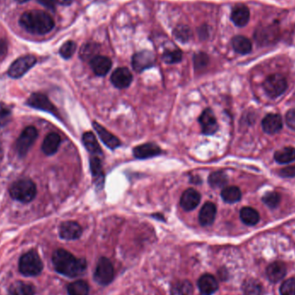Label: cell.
Masks as SVG:
<instances>
[{"mask_svg": "<svg viewBox=\"0 0 295 295\" xmlns=\"http://www.w3.org/2000/svg\"><path fill=\"white\" fill-rule=\"evenodd\" d=\"M82 142L87 151L92 155L100 156L102 155V150L100 145L98 142V140L92 132H86L82 136Z\"/></svg>", "mask_w": 295, "mask_h": 295, "instance_id": "25", "label": "cell"}, {"mask_svg": "<svg viewBox=\"0 0 295 295\" xmlns=\"http://www.w3.org/2000/svg\"><path fill=\"white\" fill-rule=\"evenodd\" d=\"M275 162L280 164H286L295 161V149L292 147L282 148L274 155Z\"/></svg>", "mask_w": 295, "mask_h": 295, "instance_id": "31", "label": "cell"}, {"mask_svg": "<svg viewBox=\"0 0 295 295\" xmlns=\"http://www.w3.org/2000/svg\"><path fill=\"white\" fill-rule=\"evenodd\" d=\"M243 292L244 295H263L264 287L256 279L249 278L243 282Z\"/></svg>", "mask_w": 295, "mask_h": 295, "instance_id": "29", "label": "cell"}, {"mask_svg": "<svg viewBox=\"0 0 295 295\" xmlns=\"http://www.w3.org/2000/svg\"><path fill=\"white\" fill-rule=\"evenodd\" d=\"M240 218L247 226H255L260 220V214L252 207H243L240 211Z\"/></svg>", "mask_w": 295, "mask_h": 295, "instance_id": "30", "label": "cell"}, {"mask_svg": "<svg viewBox=\"0 0 295 295\" xmlns=\"http://www.w3.org/2000/svg\"><path fill=\"white\" fill-rule=\"evenodd\" d=\"M59 234L64 240H76L81 237L82 234V228L76 222L67 221L60 226Z\"/></svg>", "mask_w": 295, "mask_h": 295, "instance_id": "12", "label": "cell"}, {"mask_svg": "<svg viewBox=\"0 0 295 295\" xmlns=\"http://www.w3.org/2000/svg\"><path fill=\"white\" fill-rule=\"evenodd\" d=\"M4 157V152H3V149H2V146L0 145V161L1 159L3 158Z\"/></svg>", "mask_w": 295, "mask_h": 295, "instance_id": "49", "label": "cell"}, {"mask_svg": "<svg viewBox=\"0 0 295 295\" xmlns=\"http://www.w3.org/2000/svg\"><path fill=\"white\" fill-rule=\"evenodd\" d=\"M264 91L270 98H277L287 88V82L284 76L279 73L269 76L264 83Z\"/></svg>", "mask_w": 295, "mask_h": 295, "instance_id": "5", "label": "cell"}, {"mask_svg": "<svg viewBox=\"0 0 295 295\" xmlns=\"http://www.w3.org/2000/svg\"><path fill=\"white\" fill-rule=\"evenodd\" d=\"M6 295H35V287L31 284L17 281L10 286Z\"/></svg>", "mask_w": 295, "mask_h": 295, "instance_id": "26", "label": "cell"}, {"mask_svg": "<svg viewBox=\"0 0 295 295\" xmlns=\"http://www.w3.org/2000/svg\"><path fill=\"white\" fill-rule=\"evenodd\" d=\"M76 50V44L72 41H67V43L61 47L60 49V55L64 59H69L72 57Z\"/></svg>", "mask_w": 295, "mask_h": 295, "instance_id": "40", "label": "cell"}, {"mask_svg": "<svg viewBox=\"0 0 295 295\" xmlns=\"http://www.w3.org/2000/svg\"><path fill=\"white\" fill-rule=\"evenodd\" d=\"M198 286L202 295H212L218 288L216 278L211 275H204L198 281Z\"/></svg>", "mask_w": 295, "mask_h": 295, "instance_id": "20", "label": "cell"}, {"mask_svg": "<svg viewBox=\"0 0 295 295\" xmlns=\"http://www.w3.org/2000/svg\"><path fill=\"white\" fill-rule=\"evenodd\" d=\"M221 196H222L224 201L230 203V204H233V203L237 202L241 200L242 193H241L240 189L237 187L231 186V187H226V188H223V190L221 192Z\"/></svg>", "mask_w": 295, "mask_h": 295, "instance_id": "33", "label": "cell"}, {"mask_svg": "<svg viewBox=\"0 0 295 295\" xmlns=\"http://www.w3.org/2000/svg\"><path fill=\"white\" fill-rule=\"evenodd\" d=\"M281 295H295V278L284 281L280 289Z\"/></svg>", "mask_w": 295, "mask_h": 295, "instance_id": "42", "label": "cell"}, {"mask_svg": "<svg viewBox=\"0 0 295 295\" xmlns=\"http://www.w3.org/2000/svg\"><path fill=\"white\" fill-rule=\"evenodd\" d=\"M36 63V58L34 55H24L17 59L11 65L8 70V76L13 79L21 78Z\"/></svg>", "mask_w": 295, "mask_h": 295, "instance_id": "7", "label": "cell"}, {"mask_svg": "<svg viewBox=\"0 0 295 295\" xmlns=\"http://www.w3.org/2000/svg\"><path fill=\"white\" fill-rule=\"evenodd\" d=\"M275 27L266 26L261 27L255 33V38L258 43L261 44H268L270 42L275 40V35H277Z\"/></svg>", "mask_w": 295, "mask_h": 295, "instance_id": "27", "label": "cell"}, {"mask_svg": "<svg viewBox=\"0 0 295 295\" xmlns=\"http://www.w3.org/2000/svg\"><path fill=\"white\" fill-rule=\"evenodd\" d=\"M12 119L11 108L4 103H0V126H6Z\"/></svg>", "mask_w": 295, "mask_h": 295, "instance_id": "41", "label": "cell"}, {"mask_svg": "<svg viewBox=\"0 0 295 295\" xmlns=\"http://www.w3.org/2000/svg\"><path fill=\"white\" fill-rule=\"evenodd\" d=\"M56 2V0H38V3L51 11H55Z\"/></svg>", "mask_w": 295, "mask_h": 295, "instance_id": "46", "label": "cell"}, {"mask_svg": "<svg viewBox=\"0 0 295 295\" xmlns=\"http://www.w3.org/2000/svg\"><path fill=\"white\" fill-rule=\"evenodd\" d=\"M110 81L114 87L124 89L129 87L132 82V75L126 67H119L113 72Z\"/></svg>", "mask_w": 295, "mask_h": 295, "instance_id": "13", "label": "cell"}, {"mask_svg": "<svg viewBox=\"0 0 295 295\" xmlns=\"http://www.w3.org/2000/svg\"><path fill=\"white\" fill-rule=\"evenodd\" d=\"M163 61L166 63L174 64L179 62L182 59V53L180 52L179 49H174V50H168L162 55Z\"/></svg>", "mask_w": 295, "mask_h": 295, "instance_id": "39", "label": "cell"}, {"mask_svg": "<svg viewBox=\"0 0 295 295\" xmlns=\"http://www.w3.org/2000/svg\"><path fill=\"white\" fill-rule=\"evenodd\" d=\"M263 201L270 208H275L281 202V195L276 192H269L264 195Z\"/></svg>", "mask_w": 295, "mask_h": 295, "instance_id": "38", "label": "cell"}, {"mask_svg": "<svg viewBox=\"0 0 295 295\" xmlns=\"http://www.w3.org/2000/svg\"><path fill=\"white\" fill-rule=\"evenodd\" d=\"M18 3L23 4L25 3V2H28L29 0H16Z\"/></svg>", "mask_w": 295, "mask_h": 295, "instance_id": "50", "label": "cell"}, {"mask_svg": "<svg viewBox=\"0 0 295 295\" xmlns=\"http://www.w3.org/2000/svg\"><path fill=\"white\" fill-rule=\"evenodd\" d=\"M217 214V208L213 203L206 202L200 210L199 220L201 226H211L214 222Z\"/></svg>", "mask_w": 295, "mask_h": 295, "instance_id": "21", "label": "cell"}, {"mask_svg": "<svg viewBox=\"0 0 295 295\" xmlns=\"http://www.w3.org/2000/svg\"><path fill=\"white\" fill-rule=\"evenodd\" d=\"M194 67L196 69H202L207 66L209 62L208 56L205 53H199L194 55Z\"/></svg>", "mask_w": 295, "mask_h": 295, "instance_id": "43", "label": "cell"}, {"mask_svg": "<svg viewBox=\"0 0 295 295\" xmlns=\"http://www.w3.org/2000/svg\"><path fill=\"white\" fill-rule=\"evenodd\" d=\"M232 20L238 27L245 26L249 20V11L246 6H237L232 10Z\"/></svg>", "mask_w": 295, "mask_h": 295, "instance_id": "23", "label": "cell"}, {"mask_svg": "<svg viewBox=\"0 0 295 295\" xmlns=\"http://www.w3.org/2000/svg\"><path fill=\"white\" fill-rule=\"evenodd\" d=\"M286 125L292 130H295V108L288 110L286 115Z\"/></svg>", "mask_w": 295, "mask_h": 295, "instance_id": "44", "label": "cell"}, {"mask_svg": "<svg viewBox=\"0 0 295 295\" xmlns=\"http://www.w3.org/2000/svg\"><path fill=\"white\" fill-rule=\"evenodd\" d=\"M262 126L264 131L268 134H275L283 127L282 119L278 114H269L262 122Z\"/></svg>", "mask_w": 295, "mask_h": 295, "instance_id": "18", "label": "cell"}, {"mask_svg": "<svg viewBox=\"0 0 295 295\" xmlns=\"http://www.w3.org/2000/svg\"><path fill=\"white\" fill-rule=\"evenodd\" d=\"M161 153L162 150L160 149L159 146L152 142L139 145L133 150L134 156L137 159H148L151 157H157Z\"/></svg>", "mask_w": 295, "mask_h": 295, "instance_id": "16", "label": "cell"}, {"mask_svg": "<svg viewBox=\"0 0 295 295\" xmlns=\"http://www.w3.org/2000/svg\"><path fill=\"white\" fill-rule=\"evenodd\" d=\"M56 1L63 6H69L72 2V0H56Z\"/></svg>", "mask_w": 295, "mask_h": 295, "instance_id": "48", "label": "cell"}, {"mask_svg": "<svg viewBox=\"0 0 295 295\" xmlns=\"http://www.w3.org/2000/svg\"><path fill=\"white\" fill-rule=\"evenodd\" d=\"M203 133L205 135H213L218 129L217 119L211 109H206L199 119Z\"/></svg>", "mask_w": 295, "mask_h": 295, "instance_id": "11", "label": "cell"}, {"mask_svg": "<svg viewBox=\"0 0 295 295\" xmlns=\"http://www.w3.org/2000/svg\"><path fill=\"white\" fill-rule=\"evenodd\" d=\"M155 62H156V57L153 53L149 50H143L133 55L132 67L136 72H142L148 68L153 67Z\"/></svg>", "mask_w": 295, "mask_h": 295, "instance_id": "10", "label": "cell"}, {"mask_svg": "<svg viewBox=\"0 0 295 295\" xmlns=\"http://www.w3.org/2000/svg\"><path fill=\"white\" fill-rule=\"evenodd\" d=\"M208 181L212 188H225L228 183V177L223 171H216L210 174Z\"/></svg>", "mask_w": 295, "mask_h": 295, "instance_id": "34", "label": "cell"}, {"mask_svg": "<svg viewBox=\"0 0 295 295\" xmlns=\"http://www.w3.org/2000/svg\"><path fill=\"white\" fill-rule=\"evenodd\" d=\"M90 65L95 75L98 76H104L112 68V61L106 56L97 55L90 61Z\"/></svg>", "mask_w": 295, "mask_h": 295, "instance_id": "19", "label": "cell"}, {"mask_svg": "<svg viewBox=\"0 0 295 295\" xmlns=\"http://www.w3.org/2000/svg\"><path fill=\"white\" fill-rule=\"evenodd\" d=\"M27 104L30 107L35 108L38 110H44L47 113H52L55 116H57L58 112L55 107V105L49 101V98L42 93H32L29 97Z\"/></svg>", "mask_w": 295, "mask_h": 295, "instance_id": "9", "label": "cell"}, {"mask_svg": "<svg viewBox=\"0 0 295 295\" xmlns=\"http://www.w3.org/2000/svg\"><path fill=\"white\" fill-rule=\"evenodd\" d=\"M53 265L61 275L67 277H76L84 274L87 263L84 259L77 258L65 249L55 250L52 256Z\"/></svg>", "mask_w": 295, "mask_h": 295, "instance_id": "1", "label": "cell"}, {"mask_svg": "<svg viewBox=\"0 0 295 295\" xmlns=\"http://www.w3.org/2000/svg\"><path fill=\"white\" fill-rule=\"evenodd\" d=\"M200 194L194 188L187 189L180 198V206L185 211H193L199 206Z\"/></svg>", "mask_w": 295, "mask_h": 295, "instance_id": "14", "label": "cell"}, {"mask_svg": "<svg viewBox=\"0 0 295 295\" xmlns=\"http://www.w3.org/2000/svg\"><path fill=\"white\" fill-rule=\"evenodd\" d=\"M90 168L93 174V180L98 188L104 184V172L102 168L101 161L98 157H93L90 159Z\"/></svg>", "mask_w": 295, "mask_h": 295, "instance_id": "24", "label": "cell"}, {"mask_svg": "<svg viewBox=\"0 0 295 295\" xmlns=\"http://www.w3.org/2000/svg\"><path fill=\"white\" fill-rule=\"evenodd\" d=\"M114 278V269L113 264L107 258L102 257L98 261L94 273L95 281L100 285H108Z\"/></svg>", "mask_w": 295, "mask_h": 295, "instance_id": "8", "label": "cell"}, {"mask_svg": "<svg viewBox=\"0 0 295 295\" xmlns=\"http://www.w3.org/2000/svg\"><path fill=\"white\" fill-rule=\"evenodd\" d=\"M19 24L23 29L33 35H45L55 27L52 17L40 10L24 12L19 19Z\"/></svg>", "mask_w": 295, "mask_h": 295, "instance_id": "2", "label": "cell"}, {"mask_svg": "<svg viewBox=\"0 0 295 295\" xmlns=\"http://www.w3.org/2000/svg\"><path fill=\"white\" fill-rule=\"evenodd\" d=\"M267 277L272 283H278L283 280L286 275V267L281 262H274L266 269Z\"/></svg>", "mask_w": 295, "mask_h": 295, "instance_id": "17", "label": "cell"}, {"mask_svg": "<svg viewBox=\"0 0 295 295\" xmlns=\"http://www.w3.org/2000/svg\"><path fill=\"white\" fill-rule=\"evenodd\" d=\"M174 35L177 40L181 42V43H187L191 38V29L186 25H179L174 29Z\"/></svg>", "mask_w": 295, "mask_h": 295, "instance_id": "37", "label": "cell"}, {"mask_svg": "<svg viewBox=\"0 0 295 295\" xmlns=\"http://www.w3.org/2000/svg\"><path fill=\"white\" fill-rule=\"evenodd\" d=\"M6 44L0 42V61L3 59L4 56L6 55Z\"/></svg>", "mask_w": 295, "mask_h": 295, "instance_id": "47", "label": "cell"}, {"mask_svg": "<svg viewBox=\"0 0 295 295\" xmlns=\"http://www.w3.org/2000/svg\"><path fill=\"white\" fill-rule=\"evenodd\" d=\"M61 144V136L57 133H50L45 137L42 145V150L47 156H53L58 151Z\"/></svg>", "mask_w": 295, "mask_h": 295, "instance_id": "22", "label": "cell"}, {"mask_svg": "<svg viewBox=\"0 0 295 295\" xmlns=\"http://www.w3.org/2000/svg\"><path fill=\"white\" fill-rule=\"evenodd\" d=\"M38 130L33 126H29L23 130L16 143V148L19 157H23L26 156L32 145L34 144V142L38 138Z\"/></svg>", "mask_w": 295, "mask_h": 295, "instance_id": "6", "label": "cell"}, {"mask_svg": "<svg viewBox=\"0 0 295 295\" xmlns=\"http://www.w3.org/2000/svg\"><path fill=\"white\" fill-rule=\"evenodd\" d=\"M280 174L282 177H294L295 176V165L290 166L284 168L280 171Z\"/></svg>", "mask_w": 295, "mask_h": 295, "instance_id": "45", "label": "cell"}, {"mask_svg": "<svg viewBox=\"0 0 295 295\" xmlns=\"http://www.w3.org/2000/svg\"><path fill=\"white\" fill-rule=\"evenodd\" d=\"M232 47L236 52L241 55L249 54L252 49L250 41L243 35H237L232 41Z\"/></svg>", "mask_w": 295, "mask_h": 295, "instance_id": "28", "label": "cell"}, {"mask_svg": "<svg viewBox=\"0 0 295 295\" xmlns=\"http://www.w3.org/2000/svg\"><path fill=\"white\" fill-rule=\"evenodd\" d=\"M9 192L13 200L29 203L34 200L36 195V187L30 179H18L11 186Z\"/></svg>", "mask_w": 295, "mask_h": 295, "instance_id": "3", "label": "cell"}, {"mask_svg": "<svg viewBox=\"0 0 295 295\" xmlns=\"http://www.w3.org/2000/svg\"><path fill=\"white\" fill-rule=\"evenodd\" d=\"M18 269L25 276H38L44 269V264L35 250H29L19 259Z\"/></svg>", "mask_w": 295, "mask_h": 295, "instance_id": "4", "label": "cell"}, {"mask_svg": "<svg viewBox=\"0 0 295 295\" xmlns=\"http://www.w3.org/2000/svg\"><path fill=\"white\" fill-rule=\"evenodd\" d=\"M93 127L96 132L98 133L99 138L104 144L106 145L110 150H116L117 148L121 145V142L117 136L109 132L106 129H104L101 125L98 124L97 122H93Z\"/></svg>", "mask_w": 295, "mask_h": 295, "instance_id": "15", "label": "cell"}, {"mask_svg": "<svg viewBox=\"0 0 295 295\" xmlns=\"http://www.w3.org/2000/svg\"><path fill=\"white\" fill-rule=\"evenodd\" d=\"M100 47L95 43H87L81 47L80 50V57L83 61H92L98 55Z\"/></svg>", "mask_w": 295, "mask_h": 295, "instance_id": "32", "label": "cell"}, {"mask_svg": "<svg viewBox=\"0 0 295 295\" xmlns=\"http://www.w3.org/2000/svg\"><path fill=\"white\" fill-rule=\"evenodd\" d=\"M67 292L69 295H88L89 286L86 281H76L68 285Z\"/></svg>", "mask_w": 295, "mask_h": 295, "instance_id": "35", "label": "cell"}, {"mask_svg": "<svg viewBox=\"0 0 295 295\" xmlns=\"http://www.w3.org/2000/svg\"><path fill=\"white\" fill-rule=\"evenodd\" d=\"M193 286L188 281H178L171 288V295H191Z\"/></svg>", "mask_w": 295, "mask_h": 295, "instance_id": "36", "label": "cell"}]
</instances>
